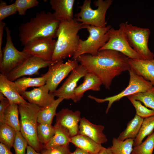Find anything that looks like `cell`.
<instances>
[{"label": "cell", "instance_id": "cell-1", "mask_svg": "<svg viewBox=\"0 0 154 154\" xmlns=\"http://www.w3.org/2000/svg\"><path fill=\"white\" fill-rule=\"evenodd\" d=\"M129 59L119 52L103 50H99L96 56L84 54L76 60L88 72L98 77L106 89H110L115 77L130 69Z\"/></svg>", "mask_w": 154, "mask_h": 154}, {"label": "cell", "instance_id": "cell-2", "mask_svg": "<svg viewBox=\"0 0 154 154\" xmlns=\"http://www.w3.org/2000/svg\"><path fill=\"white\" fill-rule=\"evenodd\" d=\"M60 21L53 13L42 11L37 13L19 28V40L22 45L25 46L34 39L40 37H57V34Z\"/></svg>", "mask_w": 154, "mask_h": 154}, {"label": "cell", "instance_id": "cell-3", "mask_svg": "<svg viewBox=\"0 0 154 154\" xmlns=\"http://www.w3.org/2000/svg\"><path fill=\"white\" fill-rule=\"evenodd\" d=\"M89 25L78 22L74 18L70 21H61L51 60L56 62L73 56L79 44L78 32L87 29Z\"/></svg>", "mask_w": 154, "mask_h": 154}, {"label": "cell", "instance_id": "cell-4", "mask_svg": "<svg viewBox=\"0 0 154 154\" xmlns=\"http://www.w3.org/2000/svg\"><path fill=\"white\" fill-rule=\"evenodd\" d=\"M20 115V132L27 140L28 145L40 153L43 145L39 142L37 135V114L40 108L27 102L18 105Z\"/></svg>", "mask_w": 154, "mask_h": 154}, {"label": "cell", "instance_id": "cell-5", "mask_svg": "<svg viewBox=\"0 0 154 154\" xmlns=\"http://www.w3.org/2000/svg\"><path fill=\"white\" fill-rule=\"evenodd\" d=\"M112 0H98L94 2L96 9L91 7V0H85L82 6L79 7L80 11L76 15L74 19L84 24L97 27H104L107 24L105 20L106 12L112 4Z\"/></svg>", "mask_w": 154, "mask_h": 154}, {"label": "cell", "instance_id": "cell-6", "mask_svg": "<svg viewBox=\"0 0 154 154\" xmlns=\"http://www.w3.org/2000/svg\"><path fill=\"white\" fill-rule=\"evenodd\" d=\"M111 28L110 25L104 27L89 25L86 29L89 35L85 40L80 39L78 47L73 56L72 59L76 60L80 56L84 54L96 56L99 50L108 41V31Z\"/></svg>", "mask_w": 154, "mask_h": 154}, {"label": "cell", "instance_id": "cell-7", "mask_svg": "<svg viewBox=\"0 0 154 154\" xmlns=\"http://www.w3.org/2000/svg\"><path fill=\"white\" fill-rule=\"evenodd\" d=\"M124 28L127 40L130 46L144 60L154 59V54L149 48L148 42L150 31L124 23Z\"/></svg>", "mask_w": 154, "mask_h": 154}, {"label": "cell", "instance_id": "cell-8", "mask_svg": "<svg viewBox=\"0 0 154 154\" xmlns=\"http://www.w3.org/2000/svg\"><path fill=\"white\" fill-rule=\"evenodd\" d=\"M128 71L129 74L128 85L120 93L104 99L97 98L91 95L88 96L89 98L94 99L98 103L108 102L106 111V114L108 113L110 108L114 102L119 101L124 97H127L139 92H145L154 87L150 82L137 74L130 69Z\"/></svg>", "mask_w": 154, "mask_h": 154}, {"label": "cell", "instance_id": "cell-9", "mask_svg": "<svg viewBox=\"0 0 154 154\" xmlns=\"http://www.w3.org/2000/svg\"><path fill=\"white\" fill-rule=\"evenodd\" d=\"M6 42L2 50L3 58L0 62L1 73L6 76L12 70L19 66L31 55L18 50L12 41L11 31L8 27H5Z\"/></svg>", "mask_w": 154, "mask_h": 154}, {"label": "cell", "instance_id": "cell-10", "mask_svg": "<svg viewBox=\"0 0 154 154\" xmlns=\"http://www.w3.org/2000/svg\"><path fill=\"white\" fill-rule=\"evenodd\" d=\"M118 29L111 28L108 31L109 39L99 50H111L119 52L129 58L143 59L128 43L125 32L124 23H120Z\"/></svg>", "mask_w": 154, "mask_h": 154}, {"label": "cell", "instance_id": "cell-11", "mask_svg": "<svg viewBox=\"0 0 154 154\" xmlns=\"http://www.w3.org/2000/svg\"><path fill=\"white\" fill-rule=\"evenodd\" d=\"M78 65L76 60L71 59L65 63L60 60L49 66L47 72L41 76L45 78L49 92L55 91L61 82Z\"/></svg>", "mask_w": 154, "mask_h": 154}, {"label": "cell", "instance_id": "cell-12", "mask_svg": "<svg viewBox=\"0 0 154 154\" xmlns=\"http://www.w3.org/2000/svg\"><path fill=\"white\" fill-rule=\"evenodd\" d=\"M56 42L51 37L37 38L24 46L23 51L45 61H51Z\"/></svg>", "mask_w": 154, "mask_h": 154}, {"label": "cell", "instance_id": "cell-13", "mask_svg": "<svg viewBox=\"0 0 154 154\" xmlns=\"http://www.w3.org/2000/svg\"><path fill=\"white\" fill-rule=\"evenodd\" d=\"M56 62L52 60L46 61L31 56L10 72L6 77L9 80L13 82L25 76L38 75L40 69L48 66Z\"/></svg>", "mask_w": 154, "mask_h": 154}, {"label": "cell", "instance_id": "cell-14", "mask_svg": "<svg viewBox=\"0 0 154 154\" xmlns=\"http://www.w3.org/2000/svg\"><path fill=\"white\" fill-rule=\"evenodd\" d=\"M88 72L85 68L80 64L73 70L70 75L58 89L52 93L54 96L64 99H71L76 102L74 94V90L80 79L84 77Z\"/></svg>", "mask_w": 154, "mask_h": 154}, {"label": "cell", "instance_id": "cell-15", "mask_svg": "<svg viewBox=\"0 0 154 154\" xmlns=\"http://www.w3.org/2000/svg\"><path fill=\"white\" fill-rule=\"evenodd\" d=\"M49 92L48 86L45 84L29 91H26L21 95L29 102L44 108L50 106L55 100L54 96Z\"/></svg>", "mask_w": 154, "mask_h": 154}, {"label": "cell", "instance_id": "cell-16", "mask_svg": "<svg viewBox=\"0 0 154 154\" xmlns=\"http://www.w3.org/2000/svg\"><path fill=\"white\" fill-rule=\"evenodd\" d=\"M80 112L78 110L73 112L68 109H62L56 114L55 124L66 128L71 137L79 133V125L81 118Z\"/></svg>", "mask_w": 154, "mask_h": 154}, {"label": "cell", "instance_id": "cell-17", "mask_svg": "<svg viewBox=\"0 0 154 154\" xmlns=\"http://www.w3.org/2000/svg\"><path fill=\"white\" fill-rule=\"evenodd\" d=\"M104 127L92 123L85 117L81 118L79 125V133L87 136L97 143L101 144L107 141L103 133Z\"/></svg>", "mask_w": 154, "mask_h": 154}, {"label": "cell", "instance_id": "cell-18", "mask_svg": "<svg viewBox=\"0 0 154 154\" xmlns=\"http://www.w3.org/2000/svg\"><path fill=\"white\" fill-rule=\"evenodd\" d=\"M128 62L131 70L154 86V59L146 60L129 58Z\"/></svg>", "mask_w": 154, "mask_h": 154}, {"label": "cell", "instance_id": "cell-19", "mask_svg": "<svg viewBox=\"0 0 154 154\" xmlns=\"http://www.w3.org/2000/svg\"><path fill=\"white\" fill-rule=\"evenodd\" d=\"M0 92L8 100L10 104L18 105L27 102L18 92L14 82L8 79L6 76L0 74Z\"/></svg>", "mask_w": 154, "mask_h": 154}, {"label": "cell", "instance_id": "cell-20", "mask_svg": "<svg viewBox=\"0 0 154 154\" xmlns=\"http://www.w3.org/2000/svg\"><path fill=\"white\" fill-rule=\"evenodd\" d=\"M74 0H50L51 8L54 10L53 13L58 20L70 21L73 19V7Z\"/></svg>", "mask_w": 154, "mask_h": 154}, {"label": "cell", "instance_id": "cell-21", "mask_svg": "<svg viewBox=\"0 0 154 154\" xmlns=\"http://www.w3.org/2000/svg\"><path fill=\"white\" fill-rule=\"evenodd\" d=\"M102 83L97 76L88 72L84 77L83 82L77 87L74 90L76 102L83 97L85 92L88 90L98 91L100 90Z\"/></svg>", "mask_w": 154, "mask_h": 154}, {"label": "cell", "instance_id": "cell-22", "mask_svg": "<svg viewBox=\"0 0 154 154\" xmlns=\"http://www.w3.org/2000/svg\"><path fill=\"white\" fill-rule=\"evenodd\" d=\"M76 147L91 154H98L103 147L86 136L78 134L71 138L70 142Z\"/></svg>", "mask_w": 154, "mask_h": 154}, {"label": "cell", "instance_id": "cell-23", "mask_svg": "<svg viewBox=\"0 0 154 154\" xmlns=\"http://www.w3.org/2000/svg\"><path fill=\"white\" fill-rule=\"evenodd\" d=\"M55 133L51 139L46 144L43 145V149L54 146L65 145L70 142L71 137L68 130L64 127L55 124Z\"/></svg>", "mask_w": 154, "mask_h": 154}, {"label": "cell", "instance_id": "cell-24", "mask_svg": "<svg viewBox=\"0 0 154 154\" xmlns=\"http://www.w3.org/2000/svg\"><path fill=\"white\" fill-rule=\"evenodd\" d=\"M144 118L137 115L127 123L126 129L118 136L117 139L124 141L128 139H135L137 136Z\"/></svg>", "mask_w": 154, "mask_h": 154}, {"label": "cell", "instance_id": "cell-25", "mask_svg": "<svg viewBox=\"0 0 154 154\" xmlns=\"http://www.w3.org/2000/svg\"><path fill=\"white\" fill-rule=\"evenodd\" d=\"M19 114L18 105L10 104L5 111L1 122L9 126L16 131H20Z\"/></svg>", "mask_w": 154, "mask_h": 154}, {"label": "cell", "instance_id": "cell-26", "mask_svg": "<svg viewBox=\"0 0 154 154\" xmlns=\"http://www.w3.org/2000/svg\"><path fill=\"white\" fill-rule=\"evenodd\" d=\"M58 98L49 106L40 108L37 114V122L38 123L52 124V120L56 114V110L59 104L64 100Z\"/></svg>", "mask_w": 154, "mask_h": 154}, {"label": "cell", "instance_id": "cell-27", "mask_svg": "<svg viewBox=\"0 0 154 154\" xmlns=\"http://www.w3.org/2000/svg\"><path fill=\"white\" fill-rule=\"evenodd\" d=\"M14 82L18 92L21 95L29 87H39L46 84V80L45 77L41 76L35 78L23 76Z\"/></svg>", "mask_w": 154, "mask_h": 154}, {"label": "cell", "instance_id": "cell-28", "mask_svg": "<svg viewBox=\"0 0 154 154\" xmlns=\"http://www.w3.org/2000/svg\"><path fill=\"white\" fill-rule=\"evenodd\" d=\"M134 139H128L121 141L114 138L112 141V145L111 147L114 154H131L133 148Z\"/></svg>", "mask_w": 154, "mask_h": 154}, {"label": "cell", "instance_id": "cell-29", "mask_svg": "<svg viewBox=\"0 0 154 154\" xmlns=\"http://www.w3.org/2000/svg\"><path fill=\"white\" fill-rule=\"evenodd\" d=\"M154 129V115L144 119L138 133L134 139L133 146H137L142 142L144 138L151 134Z\"/></svg>", "mask_w": 154, "mask_h": 154}, {"label": "cell", "instance_id": "cell-30", "mask_svg": "<svg viewBox=\"0 0 154 154\" xmlns=\"http://www.w3.org/2000/svg\"><path fill=\"white\" fill-rule=\"evenodd\" d=\"M16 132L9 126L3 122L0 123V141L10 149L13 144Z\"/></svg>", "mask_w": 154, "mask_h": 154}, {"label": "cell", "instance_id": "cell-31", "mask_svg": "<svg viewBox=\"0 0 154 154\" xmlns=\"http://www.w3.org/2000/svg\"><path fill=\"white\" fill-rule=\"evenodd\" d=\"M55 131L52 124L38 123L37 135L40 143L42 145L47 143L54 135Z\"/></svg>", "mask_w": 154, "mask_h": 154}, {"label": "cell", "instance_id": "cell-32", "mask_svg": "<svg viewBox=\"0 0 154 154\" xmlns=\"http://www.w3.org/2000/svg\"><path fill=\"white\" fill-rule=\"evenodd\" d=\"M154 149V132L139 145L134 146L131 154H153Z\"/></svg>", "mask_w": 154, "mask_h": 154}, {"label": "cell", "instance_id": "cell-33", "mask_svg": "<svg viewBox=\"0 0 154 154\" xmlns=\"http://www.w3.org/2000/svg\"><path fill=\"white\" fill-rule=\"evenodd\" d=\"M129 96L142 102L146 107L154 110V87L146 92H139Z\"/></svg>", "mask_w": 154, "mask_h": 154}, {"label": "cell", "instance_id": "cell-34", "mask_svg": "<svg viewBox=\"0 0 154 154\" xmlns=\"http://www.w3.org/2000/svg\"><path fill=\"white\" fill-rule=\"evenodd\" d=\"M127 97L135 108L136 115L144 119L154 115V110L148 109L143 105L140 101L133 99L130 96Z\"/></svg>", "mask_w": 154, "mask_h": 154}, {"label": "cell", "instance_id": "cell-35", "mask_svg": "<svg viewBox=\"0 0 154 154\" xmlns=\"http://www.w3.org/2000/svg\"><path fill=\"white\" fill-rule=\"evenodd\" d=\"M28 145L27 141L20 131H17L13 145L15 154H25Z\"/></svg>", "mask_w": 154, "mask_h": 154}, {"label": "cell", "instance_id": "cell-36", "mask_svg": "<svg viewBox=\"0 0 154 154\" xmlns=\"http://www.w3.org/2000/svg\"><path fill=\"white\" fill-rule=\"evenodd\" d=\"M15 3L17 12L21 15H25L27 9L37 6L39 3L37 0H16Z\"/></svg>", "mask_w": 154, "mask_h": 154}, {"label": "cell", "instance_id": "cell-37", "mask_svg": "<svg viewBox=\"0 0 154 154\" xmlns=\"http://www.w3.org/2000/svg\"><path fill=\"white\" fill-rule=\"evenodd\" d=\"M17 12L15 2L11 5H7L4 1H0V22L7 17L16 14Z\"/></svg>", "mask_w": 154, "mask_h": 154}, {"label": "cell", "instance_id": "cell-38", "mask_svg": "<svg viewBox=\"0 0 154 154\" xmlns=\"http://www.w3.org/2000/svg\"><path fill=\"white\" fill-rule=\"evenodd\" d=\"M71 152L68 145L42 149L40 153L41 154H70Z\"/></svg>", "mask_w": 154, "mask_h": 154}, {"label": "cell", "instance_id": "cell-39", "mask_svg": "<svg viewBox=\"0 0 154 154\" xmlns=\"http://www.w3.org/2000/svg\"><path fill=\"white\" fill-rule=\"evenodd\" d=\"M0 92V122L2 121L5 110L10 104L8 100Z\"/></svg>", "mask_w": 154, "mask_h": 154}, {"label": "cell", "instance_id": "cell-40", "mask_svg": "<svg viewBox=\"0 0 154 154\" xmlns=\"http://www.w3.org/2000/svg\"><path fill=\"white\" fill-rule=\"evenodd\" d=\"M5 25L6 24L3 21L0 22V62L1 61L3 58V51L1 47L3 29Z\"/></svg>", "mask_w": 154, "mask_h": 154}, {"label": "cell", "instance_id": "cell-41", "mask_svg": "<svg viewBox=\"0 0 154 154\" xmlns=\"http://www.w3.org/2000/svg\"><path fill=\"white\" fill-rule=\"evenodd\" d=\"M0 154H14L4 145L0 143Z\"/></svg>", "mask_w": 154, "mask_h": 154}, {"label": "cell", "instance_id": "cell-42", "mask_svg": "<svg viewBox=\"0 0 154 154\" xmlns=\"http://www.w3.org/2000/svg\"><path fill=\"white\" fill-rule=\"evenodd\" d=\"M98 154H114L111 147L106 148L103 147L100 151Z\"/></svg>", "mask_w": 154, "mask_h": 154}, {"label": "cell", "instance_id": "cell-43", "mask_svg": "<svg viewBox=\"0 0 154 154\" xmlns=\"http://www.w3.org/2000/svg\"><path fill=\"white\" fill-rule=\"evenodd\" d=\"M26 154H41L40 153H38L31 146L28 145L27 149V153Z\"/></svg>", "mask_w": 154, "mask_h": 154}, {"label": "cell", "instance_id": "cell-44", "mask_svg": "<svg viewBox=\"0 0 154 154\" xmlns=\"http://www.w3.org/2000/svg\"><path fill=\"white\" fill-rule=\"evenodd\" d=\"M70 154H91L86 151H84L80 148L76 147L75 151L71 152Z\"/></svg>", "mask_w": 154, "mask_h": 154}]
</instances>
